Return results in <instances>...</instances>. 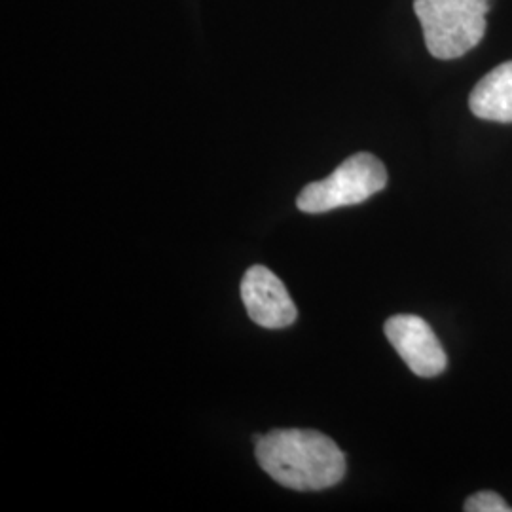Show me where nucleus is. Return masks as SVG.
Returning <instances> with one entry per match:
<instances>
[{
    "instance_id": "0eeeda50",
    "label": "nucleus",
    "mask_w": 512,
    "mask_h": 512,
    "mask_svg": "<svg viewBox=\"0 0 512 512\" xmlns=\"http://www.w3.org/2000/svg\"><path fill=\"white\" fill-rule=\"evenodd\" d=\"M463 509L467 512H512L511 505H507V501L495 492H478L471 495Z\"/></svg>"
},
{
    "instance_id": "f257e3e1",
    "label": "nucleus",
    "mask_w": 512,
    "mask_h": 512,
    "mask_svg": "<svg viewBox=\"0 0 512 512\" xmlns=\"http://www.w3.org/2000/svg\"><path fill=\"white\" fill-rule=\"evenodd\" d=\"M258 465L277 484L296 492H321L342 482L346 456L334 440L313 429H275L256 435Z\"/></svg>"
},
{
    "instance_id": "20e7f679",
    "label": "nucleus",
    "mask_w": 512,
    "mask_h": 512,
    "mask_svg": "<svg viewBox=\"0 0 512 512\" xmlns=\"http://www.w3.org/2000/svg\"><path fill=\"white\" fill-rule=\"evenodd\" d=\"M384 330L389 344L416 376L435 378L446 370V351L433 329L418 315H393L385 321Z\"/></svg>"
},
{
    "instance_id": "423d86ee",
    "label": "nucleus",
    "mask_w": 512,
    "mask_h": 512,
    "mask_svg": "<svg viewBox=\"0 0 512 512\" xmlns=\"http://www.w3.org/2000/svg\"><path fill=\"white\" fill-rule=\"evenodd\" d=\"M476 118L512 124V61H505L480 78L469 97Z\"/></svg>"
},
{
    "instance_id": "f03ea898",
    "label": "nucleus",
    "mask_w": 512,
    "mask_h": 512,
    "mask_svg": "<svg viewBox=\"0 0 512 512\" xmlns=\"http://www.w3.org/2000/svg\"><path fill=\"white\" fill-rule=\"evenodd\" d=\"M492 0H414L429 54L458 59L471 52L486 33Z\"/></svg>"
},
{
    "instance_id": "7ed1b4c3",
    "label": "nucleus",
    "mask_w": 512,
    "mask_h": 512,
    "mask_svg": "<svg viewBox=\"0 0 512 512\" xmlns=\"http://www.w3.org/2000/svg\"><path fill=\"white\" fill-rule=\"evenodd\" d=\"M387 186L385 165L368 152L349 156L336 171L317 183H310L298 196L296 205L300 211L319 215L338 207L357 205L372 198Z\"/></svg>"
},
{
    "instance_id": "39448f33",
    "label": "nucleus",
    "mask_w": 512,
    "mask_h": 512,
    "mask_svg": "<svg viewBox=\"0 0 512 512\" xmlns=\"http://www.w3.org/2000/svg\"><path fill=\"white\" fill-rule=\"evenodd\" d=\"M241 300L249 317L264 329L291 327L298 310L283 281L266 266H251L241 279Z\"/></svg>"
}]
</instances>
